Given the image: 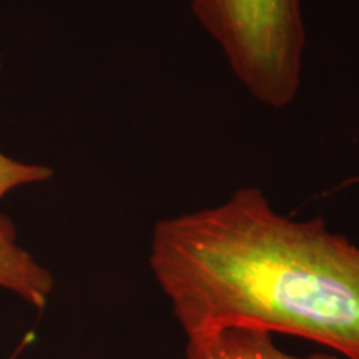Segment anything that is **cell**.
<instances>
[{"label": "cell", "mask_w": 359, "mask_h": 359, "mask_svg": "<svg viewBox=\"0 0 359 359\" xmlns=\"http://www.w3.org/2000/svg\"><path fill=\"white\" fill-rule=\"evenodd\" d=\"M150 268L187 338L248 326L359 359V246L276 212L258 187L160 219Z\"/></svg>", "instance_id": "1"}, {"label": "cell", "mask_w": 359, "mask_h": 359, "mask_svg": "<svg viewBox=\"0 0 359 359\" xmlns=\"http://www.w3.org/2000/svg\"><path fill=\"white\" fill-rule=\"evenodd\" d=\"M191 11L255 100L275 110L294 102L306 47L302 0H191Z\"/></svg>", "instance_id": "2"}, {"label": "cell", "mask_w": 359, "mask_h": 359, "mask_svg": "<svg viewBox=\"0 0 359 359\" xmlns=\"http://www.w3.org/2000/svg\"><path fill=\"white\" fill-rule=\"evenodd\" d=\"M185 359H341L334 354L293 356L281 351L273 334L258 327H223L196 338H188Z\"/></svg>", "instance_id": "3"}, {"label": "cell", "mask_w": 359, "mask_h": 359, "mask_svg": "<svg viewBox=\"0 0 359 359\" xmlns=\"http://www.w3.org/2000/svg\"><path fill=\"white\" fill-rule=\"evenodd\" d=\"M0 288L19 294L37 309L45 308L53 291V276L17 241L13 223L0 213Z\"/></svg>", "instance_id": "4"}, {"label": "cell", "mask_w": 359, "mask_h": 359, "mask_svg": "<svg viewBox=\"0 0 359 359\" xmlns=\"http://www.w3.org/2000/svg\"><path fill=\"white\" fill-rule=\"evenodd\" d=\"M52 175L53 172L48 167L22 163L0 151V201L13 188L47 182Z\"/></svg>", "instance_id": "5"}, {"label": "cell", "mask_w": 359, "mask_h": 359, "mask_svg": "<svg viewBox=\"0 0 359 359\" xmlns=\"http://www.w3.org/2000/svg\"><path fill=\"white\" fill-rule=\"evenodd\" d=\"M356 183H359V175H358V177H353V178H349V180H346V182H343V183H341V187H348V185H356Z\"/></svg>", "instance_id": "6"}]
</instances>
